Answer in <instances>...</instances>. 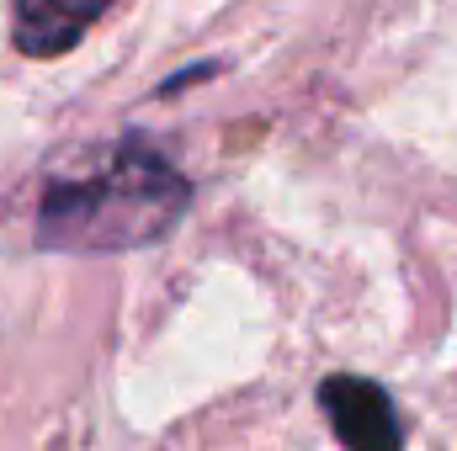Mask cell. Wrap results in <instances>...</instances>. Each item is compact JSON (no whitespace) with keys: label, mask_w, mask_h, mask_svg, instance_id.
I'll use <instances>...</instances> for the list:
<instances>
[{"label":"cell","mask_w":457,"mask_h":451,"mask_svg":"<svg viewBox=\"0 0 457 451\" xmlns=\"http://www.w3.org/2000/svg\"><path fill=\"white\" fill-rule=\"evenodd\" d=\"M187 213V181L149 149H122L107 170L64 181L37 208V244L48 250H138L165 239Z\"/></svg>","instance_id":"6da1fadb"},{"label":"cell","mask_w":457,"mask_h":451,"mask_svg":"<svg viewBox=\"0 0 457 451\" xmlns=\"http://www.w3.org/2000/svg\"><path fill=\"white\" fill-rule=\"evenodd\" d=\"M320 404L330 414V430L341 436L345 451H399L404 430L388 404V393L367 377H330L320 388Z\"/></svg>","instance_id":"7a4b0ae2"},{"label":"cell","mask_w":457,"mask_h":451,"mask_svg":"<svg viewBox=\"0 0 457 451\" xmlns=\"http://www.w3.org/2000/svg\"><path fill=\"white\" fill-rule=\"evenodd\" d=\"M112 0H16V48L54 59L80 43V32L107 11Z\"/></svg>","instance_id":"3957f363"}]
</instances>
